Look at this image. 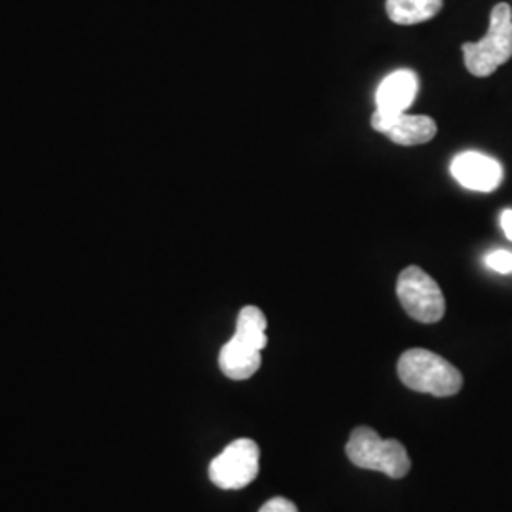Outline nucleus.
Wrapping results in <instances>:
<instances>
[{
  "instance_id": "3",
  "label": "nucleus",
  "mask_w": 512,
  "mask_h": 512,
  "mask_svg": "<svg viewBox=\"0 0 512 512\" xmlns=\"http://www.w3.org/2000/svg\"><path fill=\"white\" fill-rule=\"evenodd\" d=\"M346 454L353 465L384 473L389 478H403L412 467L408 452L399 440L382 439L370 427H357L351 433Z\"/></svg>"
},
{
  "instance_id": "11",
  "label": "nucleus",
  "mask_w": 512,
  "mask_h": 512,
  "mask_svg": "<svg viewBox=\"0 0 512 512\" xmlns=\"http://www.w3.org/2000/svg\"><path fill=\"white\" fill-rule=\"evenodd\" d=\"M266 315L256 306H245L239 311L238 325H236V338L241 342L253 346V348L262 351L268 346V336H266Z\"/></svg>"
},
{
  "instance_id": "12",
  "label": "nucleus",
  "mask_w": 512,
  "mask_h": 512,
  "mask_svg": "<svg viewBox=\"0 0 512 512\" xmlns=\"http://www.w3.org/2000/svg\"><path fill=\"white\" fill-rule=\"evenodd\" d=\"M486 266L497 274H512V253L505 249H495L484 258Z\"/></svg>"
},
{
  "instance_id": "10",
  "label": "nucleus",
  "mask_w": 512,
  "mask_h": 512,
  "mask_svg": "<svg viewBox=\"0 0 512 512\" xmlns=\"http://www.w3.org/2000/svg\"><path fill=\"white\" fill-rule=\"evenodd\" d=\"M442 6V0H387L385 12L397 25H418L435 18Z\"/></svg>"
},
{
  "instance_id": "9",
  "label": "nucleus",
  "mask_w": 512,
  "mask_h": 512,
  "mask_svg": "<svg viewBox=\"0 0 512 512\" xmlns=\"http://www.w3.org/2000/svg\"><path fill=\"white\" fill-rule=\"evenodd\" d=\"M260 365H262V351L241 342L236 336H232V340L226 342L220 349V370L230 380H236V382L249 380L251 376H255Z\"/></svg>"
},
{
  "instance_id": "13",
  "label": "nucleus",
  "mask_w": 512,
  "mask_h": 512,
  "mask_svg": "<svg viewBox=\"0 0 512 512\" xmlns=\"http://www.w3.org/2000/svg\"><path fill=\"white\" fill-rule=\"evenodd\" d=\"M258 512H298V509L293 501H289L285 497H274L268 503H264Z\"/></svg>"
},
{
  "instance_id": "2",
  "label": "nucleus",
  "mask_w": 512,
  "mask_h": 512,
  "mask_svg": "<svg viewBox=\"0 0 512 512\" xmlns=\"http://www.w3.org/2000/svg\"><path fill=\"white\" fill-rule=\"evenodd\" d=\"M467 71L486 78L505 65L512 57V10L509 4H495L490 16L486 37L478 42H465L461 46Z\"/></svg>"
},
{
  "instance_id": "5",
  "label": "nucleus",
  "mask_w": 512,
  "mask_h": 512,
  "mask_svg": "<svg viewBox=\"0 0 512 512\" xmlns=\"http://www.w3.org/2000/svg\"><path fill=\"white\" fill-rule=\"evenodd\" d=\"M260 471V448L255 440L238 439L228 444L209 465L211 482L220 490L247 488Z\"/></svg>"
},
{
  "instance_id": "8",
  "label": "nucleus",
  "mask_w": 512,
  "mask_h": 512,
  "mask_svg": "<svg viewBox=\"0 0 512 512\" xmlns=\"http://www.w3.org/2000/svg\"><path fill=\"white\" fill-rule=\"evenodd\" d=\"M418 76L412 71H395L385 76L376 92V110L389 114H403L418 95Z\"/></svg>"
},
{
  "instance_id": "14",
  "label": "nucleus",
  "mask_w": 512,
  "mask_h": 512,
  "mask_svg": "<svg viewBox=\"0 0 512 512\" xmlns=\"http://www.w3.org/2000/svg\"><path fill=\"white\" fill-rule=\"evenodd\" d=\"M499 220H501V228H503L505 236L512 241V209H505Z\"/></svg>"
},
{
  "instance_id": "7",
  "label": "nucleus",
  "mask_w": 512,
  "mask_h": 512,
  "mask_svg": "<svg viewBox=\"0 0 512 512\" xmlns=\"http://www.w3.org/2000/svg\"><path fill=\"white\" fill-rule=\"evenodd\" d=\"M450 171L463 188L473 192H494L503 183V165L475 150L458 154L452 160Z\"/></svg>"
},
{
  "instance_id": "4",
  "label": "nucleus",
  "mask_w": 512,
  "mask_h": 512,
  "mask_svg": "<svg viewBox=\"0 0 512 512\" xmlns=\"http://www.w3.org/2000/svg\"><path fill=\"white\" fill-rule=\"evenodd\" d=\"M397 296L404 311L425 325L439 323L446 313V300L437 281L418 266H408L401 272Z\"/></svg>"
},
{
  "instance_id": "6",
  "label": "nucleus",
  "mask_w": 512,
  "mask_h": 512,
  "mask_svg": "<svg viewBox=\"0 0 512 512\" xmlns=\"http://www.w3.org/2000/svg\"><path fill=\"white\" fill-rule=\"evenodd\" d=\"M372 128L378 133L387 135L395 145L401 147H416V145H425L435 139L437 135V122L429 116H420V114H389L376 110L370 120Z\"/></svg>"
},
{
  "instance_id": "1",
  "label": "nucleus",
  "mask_w": 512,
  "mask_h": 512,
  "mask_svg": "<svg viewBox=\"0 0 512 512\" xmlns=\"http://www.w3.org/2000/svg\"><path fill=\"white\" fill-rule=\"evenodd\" d=\"M397 370L401 382L418 393L454 397L463 387V376L458 368L429 349L404 351Z\"/></svg>"
}]
</instances>
